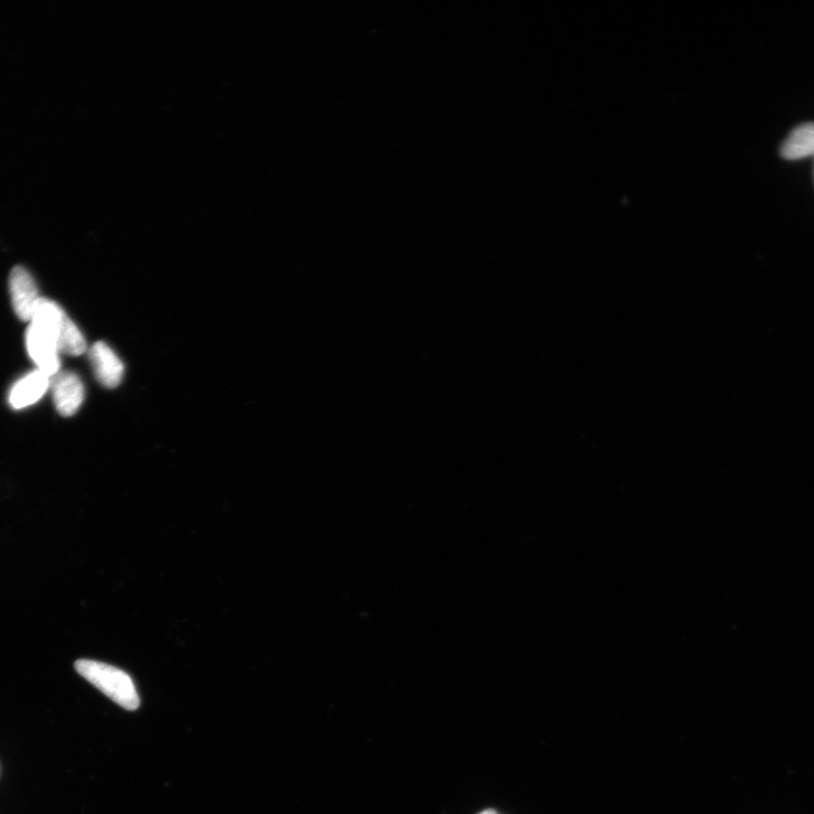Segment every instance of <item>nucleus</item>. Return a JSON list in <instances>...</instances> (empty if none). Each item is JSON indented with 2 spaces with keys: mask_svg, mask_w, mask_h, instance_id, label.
<instances>
[{
  "mask_svg": "<svg viewBox=\"0 0 814 814\" xmlns=\"http://www.w3.org/2000/svg\"><path fill=\"white\" fill-rule=\"evenodd\" d=\"M30 324L50 337L60 353L77 357L86 350V342L80 329L54 301L40 298Z\"/></svg>",
  "mask_w": 814,
  "mask_h": 814,
  "instance_id": "f257e3e1",
  "label": "nucleus"
},
{
  "mask_svg": "<svg viewBox=\"0 0 814 814\" xmlns=\"http://www.w3.org/2000/svg\"><path fill=\"white\" fill-rule=\"evenodd\" d=\"M75 669L120 707L132 712L140 707L141 700L135 684L126 672L115 666L90 660L77 661Z\"/></svg>",
  "mask_w": 814,
  "mask_h": 814,
  "instance_id": "f03ea898",
  "label": "nucleus"
},
{
  "mask_svg": "<svg viewBox=\"0 0 814 814\" xmlns=\"http://www.w3.org/2000/svg\"><path fill=\"white\" fill-rule=\"evenodd\" d=\"M10 290L15 314L23 322H31L40 297L36 282L24 267L13 268L10 275Z\"/></svg>",
  "mask_w": 814,
  "mask_h": 814,
  "instance_id": "7ed1b4c3",
  "label": "nucleus"
},
{
  "mask_svg": "<svg viewBox=\"0 0 814 814\" xmlns=\"http://www.w3.org/2000/svg\"><path fill=\"white\" fill-rule=\"evenodd\" d=\"M27 348L30 358L38 370L48 377H54L60 369L59 350L53 340L32 324L27 331Z\"/></svg>",
  "mask_w": 814,
  "mask_h": 814,
  "instance_id": "39448f33",
  "label": "nucleus"
},
{
  "mask_svg": "<svg viewBox=\"0 0 814 814\" xmlns=\"http://www.w3.org/2000/svg\"><path fill=\"white\" fill-rule=\"evenodd\" d=\"M50 389L53 391L54 403L57 411L63 417H72L84 401V386L79 376L74 372H58L50 379Z\"/></svg>",
  "mask_w": 814,
  "mask_h": 814,
  "instance_id": "20e7f679",
  "label": "nucleus"
},
{
  "mask_svg": "<svg viewBox=\"0 0 814 814\" xmlns=\"http://www.w3.org/2000/svg\"><path fill=\"white\" fill-rule=\"evenodd\" d=\"M480 814H498V813L495 812V811L488 810V811H484V812H482Z\"/></svg>",
  "mask_w": 814,
  "mask_h": 814,
  "instance_id": "1a4fd4ad",
  "label": "nucleus"
},
{
  "mask_svg": "<svg viewBox=\"0 0 814 814\" xmlns=\"http://www.w3.org/2000/svg\"><path fill=\"white\" fill-rule=\"evenodd\" d=\"M785 160H800L814 155V123L796 127L781 147Z\"/></svg>",
  "mask_w": 814,
  "mask_h": 814,
  "instance_id": "6e6552de",
  "label": "nucleus"
},
{
  "mask_svg": "<svg viewBox=\"0 0 814 814\" xmlns=\"http://www.w3.org/2000/svg\"><path fill=\"white\" fill-rule=\"evenodd\" d=\"M91 365L95 377L107 388H115L124 378V363L118 355L103 342L95 343L90 350Z\"/></svg>",
  "mask_w": 814,
  "mask_h": 814,
  "instance_id": "423d86ee",
  "label": "nucleus"
},
{
  "mask_svg": "<svg viewBox=\"0 0 814 814\" xmlns=\"http://www.w3.org/2000/svg\"><path fill=\"white\" fill-rule=\"evenodd\" d=\"M50 377L40 370L31 372L13 386L10 404L15 410L36 404L50 388Z\"/></svg>",
  "mask_w": 814,
  "mask_h": 814,
  "instance_id": "0eeeda50",
  "label": "nucleus"
}]
</instances>
